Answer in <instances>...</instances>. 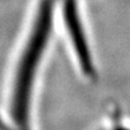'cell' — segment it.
I'll list each match as a JSON object with an SVG mask.
<instances>
[{"label": "cell", "mask_w": 130, "mask_h": 130, "mask_svg": "<svg viewBox=\"0 0 130 130\" xmlns=\"http://www.w3.org/2000/svg\"><path fill=\"white\" fill-rule=\"evenodd\" d=\"M57 1L39 0L10 74L7 116L21 130H34L35 92L53 34Z\"/></svg>", "instance_id": "cell-1"}, {"label": "cell", "mask_w": 130, "mask_h": 130, "mask_svg": "<svg viewBox=\"0 0 130 130\" xmlns=\"http://www.w3.org/2000/svg\"><path fill=\"white\" fill-rule=\"evenodd\" d=\"M61 6L66 32L79 71L86 78H94L97 70L96 62L82 21L77 0H62Z\"/></svg>", "instance_id": "cell-2"}, {"label": "cell", "mask_w": 130, "mask_h": 130, "mask_svg": "<svg viewBox=\"0 0 130 130\" xmlns=\"http://www.w3.org/2000/svg\"><path fill=\"white\" fill-rule=\"evenodd\" d=\"M0 130H21V129L16 124H14L8 116L7 119H5L0 114Z\"/></svg>", "instance_id": "cell-3"}]
</instances>
